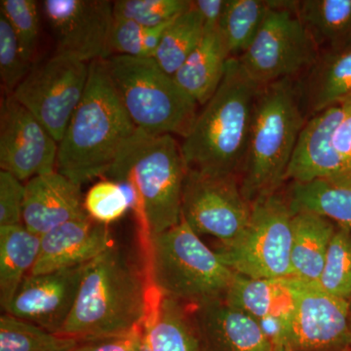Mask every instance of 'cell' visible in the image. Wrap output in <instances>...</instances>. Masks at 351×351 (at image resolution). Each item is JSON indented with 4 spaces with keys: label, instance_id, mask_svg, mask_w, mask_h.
<instances>
[{
    "label": "cell",
    "instance_id": "cell-1",
    "mask_svg": "<svg viewBox=\"0 0 351 351\" xmlns=\"http://www.w3.org/2000/svg\"><path fill=\"white\" fill-rule=\"evenodd\" d=\"M152 291L145 270L112 245L86 265L75 304L58 335L83 339L130 332L144 325Z\"/></svg>",
    "mask_w": 351,
    "mask_h": 351
},
{
    "label": "cell",
    "instance_id": "cell-2",
    "mask_svg": "<svg viewBox=\"0 0 351 351\" xmlns=\"http://www.w3.org/2000/svg\"><path fill=\"white\" fill-rule=\"evenodd\" d=\"M136 130L104 60L92 62L84 96L59 143L57 172L80 186L107 175Z\"/></svg>",
    "mask_w": 351,
    "mask_h": 351
},
{
    "label": "cell",
    "instance_id": "cell-3",
    "mask_svg": "<svg viewBox=\"0 0 351 351\" xmlns=\"http://www.w3.org/2000/svg\"><path fill=\"white\" fill-rule=\"evenodd\" d=\"M186 161L174 136L152 135L137 128L120 149L108 172L130 198L138 228L152 237L182 221V196Z\"/></svg>",
    "mask_w": 351,
    "mask_h": 351
},
{
    "label": "cell",
    "instance_id": "cell-4",
    "mask_svg": "<svg viewBox=\"0 0 351 351\" xmlns=\"http://www.w3.org/2000/svg\"><path fill=\"white\" fill-rule=\"evenodd\" d=\"M260 88L239 60H228L218 90L198 112L181 145L188 169L239 177Z\"/></svg>",
    "mask_w": 351,
    "mask_h": 351
},
{
    "label": "cell",
    "instance_id": "cell-5",
    "mask_svg": "<svg viewBox=\"0 0 351 351\" xmlns=\"http://www.w3.org/2000/svg\"><path fill=\"white\" fill-rule=\"evenodd\" d=\"M306 121L297 80L261 86L239 174L240 188L249 202L280 191Z\"/></svg>",
    "mask_w": 351,
    "mask_h": 351
},
{
    "label": "cell",
    "instance_id": "cell-6",
    "mask_svg": "<svg viewBox=\"0 0 351 351\" xmlns=\"http://www.w3.org/2000/svg\"><path fill=\"white\" fill-rule=\"evenodd\" d=\"M144 270L152 290L189 306L225 300L235 276L182 218L152 237Z\"/></svg>",
    "mask_w": 351,
    "mask_h": 351
},
{
    "label": "cell",
    "instance_id": "cell-7",
    "mask_svg": "<svg viewBox=\"0 0 351 351\" xmlns=\"http://www.w3.org/2000/svg\"><path fill=\"white\" fill-rule=\"evenodd\" d=\"M106 71L129 117L152 135L188 137L198 104L166 73L154 58L112 55Z\"/></svg>",
    "mask_w": 351,
    "mask_h": 351
},
{
    "label": "cell",
    "instance_id": "cell-8",
    "mask_svg": "<svg viewBox=\"0 0 351 351\" xmlns=\"http://www.w3.org/2000/svg\"><path fill=\"white\" fill-rule=\"evenodd\" d=\"M294 212L280 191L252 203L250 221L237 241L215 252L235 274L250 278H291Z\"/></svg>",
    "mask_w": 351,
    "mask_h": 351
},
{
    "label": "cell",
    "instance_id": "cell-9",
    "mask_svg": "<svg viewBox=\"0 0 351 351\" xmlns=\"http://www.w3.org/2000/svg\"><path fill=\"white\" fill-rule=\"evenodd\" d=\"M298 1L274 0L257 36L237 58L260 86L298 80L317 61L320 49L297 13Z\"/></svg>",
    "mask_w": 351,
    "mask_h": 351
},
{
    "label": "cell",
    "instance_id": "cell-10",
    "mask_svg": "<svg viewBox=\"0 0 351 351\" xmlns=\"http://www.w3.org/2000/svg\"><path fill=\"white\" fill-rule=\"evenodd\" d=\"M88 77L89 64L55 54L32 66L12 96L60 143L84 96Z\"/></svg>",
    "mask_w": 351,
    "mask_h": 351
},
{
    "label": "cell",
    "instance_id": "cell-11",
    "mask_svg": "<svg viewBox=\"0 0 351 351\" xmlns=\"http://www.w3.org/2000/svg\"><path fill=\"white\" fill-rule=\"evenodd\" d=\"M252 203L245 198L239 176H209L186 168L182 218L199 235H210L228 246L250 221Z\"/></svg>",
    "mask_w": 351,
    "mask_h": 351
},
{
    "label": "cell",
    "instance_id": "cell-12",
    "mask_svg": "<svg viewBox=\"0 0 351 351\" xmlns=\"http://www.w3.org/2000/svg\"><path fill=\"white\" fill-rule=\"evenodd\" d=\"M295 304L282 345L295 351L351 348L350 301L293 279Z\"/></svg>",
    "mask_w": 351,
    "mask_h": 351
},
{
    "label": "cell",
    "instance_id": "cell-13",
    "mask_svg": "<svg viewBox=\"0 0 351 351\" xmlns=\"http://www.w3.org/2000/svg\"><path fill=\"white\" fill-rule=\"evenodd\" d=\"M41 13L56 44V54L90 64L110 56L114 20L108 0H44Z\"/></svg>",
    "mask_w": 351,
    "mask_h": 351
},
{
    "label": "cell",
    "instance_id": "cell-14",
    "mask_svg": "<svg viewBox=\"0 0 351 351\" xmlns=\"http://www.w3.org/2000/svg\"><path fill=\"white\" fill-rule=\"evenodd\" d=\"M59 143L24 106L6 95L0 107V168L21 182L56 171Z\"/></svg>",
    "mask_w": 351,
    "mask_h": 351
},
{
    "label": "cell",
    "instance_id": "cell-15",
    "mask_svg": "<svg viewBox=\"0 0 351 351\" xmlns=\"http://www.w3.org/2000/svg\"><path fill=\"white\" fill-rule=\"evenodd\" d=\"M351 112V100L309 117L289 165L286 181H326L351 186V166L334 147L339 124Z\"/></svg>",
    "mask_w": 351,
    "mask_h": 351
},
{
    "label": "cell",
    "instance_id": "cell-16",
    "mask_svg": "<svg viewBox=\"0 0 351 351\" xmlns=\"http://www.w3.org/2000/svg\"><path fill=\"white\" fill-rule=\"evenodd\" d=\"M88 263L27 276L4 313L59 334L75 304Z\"/></svg>",
    "mask_w": 351,
    "mask_h": 351
},
{
    "label": "cell",
    "instance_id": "cell-17",
    "mask_svg": "<svg viewBox=\"0 0 351 351\" xmlns=\"http://www.w3.org/2000/svg\"><path fill=\"white\" fill-rule=\"evenodd\" d=\"M112 245L108 226L88 215L73 219L40 237L38 261L29 276L86 265Z\"/></svg>",
    "mask_w": 351,
    "mask_h": 351
},
{
    "label": "cell",
    "instance_id": "cell-18",
    "mask_svg": "<svg viewBox=\"0 0 351 351\" xmlns=\"http://www.w3.org/2000/svg\"><path fill=\"white\" fill-rule=\"evenodd\" d=\"M189 308L202 351H274L257 321L225 300Z\"/></svg>",
    "mask_w": 351,
    "mask_h": 351
},
{
    "label": "cell",
    "instance_id": "cell-19",
    "mask_svg": "<svg viewBox=\"0 0 351 351\" xmlns=\"http://www.w3.org/2000/svg\"><path fill=\"white\" fill-rule=\"evenodd\" d=\"M80 188L57 171L32 178L25 184L23 225L43 237L57 226L87 216Z\"/></svg>",
    "mask_w": 351,
    "mask_h": 351
},
{
    "label": "cell",
    "instance_id": "cell-20",
    "mask_svg": "<svg viewBox=\"0 0 351 351\" xmlns=\"http://www.w3.org/2000/svg\"><path fill=\"white\" fill-rule=\"evenodd\" d=\"M297 80L307 119L351 100V46L321 51L315 64Z\"/></svg>",
    "mask_w": 351,
    "mask_h": 351
},
{
    "label": "cell",
    "instance_id": "cell-21",
    "mask_svg": "<svg viewBox=\"0 0 351 351\" xmlns=\"http://www.w3.org/2000/svg\"><path fill=\"white\" fill-rule=\"evenodd\" d=\"M144 339L147 351H202L189 306L158 291L151 295Z\"/></svg>",
    "mask_w": 351,
    "mask_h": 351
},
{
    "label": "cell",
    "instance_id": "cell-22",
    "mask_svg": "<svg viewBox=\"0 0 351 351\" xmlns=\"http://www.w3.org/2000/svg\"><path fill=\"white\" fill-rule=\"evenodd\" d=\"M338 226L313 212H295L292 221L291 278L304 283L319 280L328 249Z\"/></svg>",
    "mask_w": 351,
    "mask_h": 351
},
{
    "label": "cell",
    "instance_id": "cell-23",
    "mask_svg": "<svg viewBox=\"0 0 351 351\" xmlns=\"http://www.w3.org/2000/svg\"><path fill=\"white\" fill-rule=\"evenodd\" d=\"M230 59L219 29H204L200 43L176 73V82L203 107L218 90Z\"/></svg>",
    "mask_w": 351,
    "mask_h": 351
},
{
    "label": "cell",
    "instance_id": "cell-24",
    "mask_svg": "<svg viewBox=\"0 0 351 351\" xmlns=\"http://www.w3.org/2000/svg\"><path fill=\"white\" fill-rule=\"evenodd\" d=\"M225 301L257 322L288 318L294 308V285L292 278H250L235 274Z\"/></svg>",
    "mask_w": 351,
    "mask_h": 351
},
{
    "label": "cell",
    "instance_id": "cell-25",
    "mask_svg": "<svg viewBox=\"0 0 351 351\" xmlns=\"http://www.w3.org/2000/svg\"><path fill=\"white\" fill-rule=\"evenodd\" d=\"M40 237L24 225L0 226V304L5 311L38 261Z\"/></svg>",
    "mask_w": 351,
    "mask_h": 351
},
{
    "label": "cell",
    "instance_id": "cell-26",
    "mask_svg": "<svg viewBox=\"0 0 351 351\" xmlns=\"http://www.w3.org/2000/svg\"><path fill=\"white\" fill-rule=\"evenodd\" d=\"M297 13L319 49L350 47L351 0H302Z\"/></svg>",
    "mask_w": 351,
    "mask_h": 351
},
{
    "label": "cell",
    "instance_id": "cell-27",
    "mask_svg": "<svg viewBox=\"0 0 351 351\" xmlns=\"http://www.w3.org/2000/svg\"><path fill=\"white\" fill-rule=\"evenodd\" d=\"M287 198L294 213L319 214L351 232V186L326 181L291 182Z\"/></svg>",
    "mask_w": 351,
    "mask_h": 351
},
{
    "label": "cell",
    "instance_id": "cell-28",
    "mask_svg": "<svg viewBox=\"0 0 351 351\" xmlns=\"http://www.w3.org/2000/svg\"><path fill=\"white\" fill-rule=\"evenodd\" d=\"M274 0H226L219 32L230 58H239L257 36Z\"/></svg>",
    "mask_w": 351,
    "mask_h": 351
},
{
    "label": "cell",
    "instance_id": "cell-29",
    "mask_svg": "<svg viewBox=\"0 0 351 351\" xmlns=\"http://www.w3.org/2000/svg\"><path fill=\"white\" fill-rule=\"evenodd\" d=\"M204 36V23L193 7L181 14L164 32L154 59L158 66L174 76L186 63Z\"/></svg>",
    "mask_w": 351,
    "mask_h": 351
},
{
    "label": "cell",
    "instance_id": "cell-30",
    "mask_svg": "<svg viewBox=\"0 0 351 351\" xmlns=\"http://www.w3.org/2000/svg\"><path fill=\"white\" fill-rule=\"evenodd\" d=\"M82 339L62 336L4 313L0 317V351H73Z\"/></svg>",
    "mask_w": 351,
    "mask_h": 351
},
{
    "label": "cell",
    "instance_id": "cell-31",
    "mask_svg": "<svg viewBox=\"0 0 351 351\" xmlns=\"http://www.w3.org/2000/svg\"><path fill=\"white\" fill-rule=\"evenodd\" d=\"M328 294L351 300V232L339 226L328 249L319 280L315 283Z\"/></svg>",
    "mask_w": 351,
    "mask_h": 351
},
{
    "label": "cell",
    "instance_id": "cell-32",
    "mask_svg": "<svg viewBox=\"0 0 351 351\" xmlns=\"http://www.w3.org/2000/svg\"><path fill=\"white\" fill-rule=\"evenodd\" d=\"M173 21L160 27L149 29L133 21L114 16L110 39V56L154 58L164 32Z\"/></svg>",
    "mask_w": 351,
    "mask_h": 351
},
{
    "label": "cell",
    "instance_id": "cell-33",
    "mask_svg": "<svg viewBox=\"0 0 351 351\" xmlns=\"http://www.w3.org/2000/svg\"><path fill=\"white\" fill-rule=\"evenodd\" d=\"M191 8L189 0H117L113 14L133 21L142 27H160Z\"/></svg>",
    "mask_w": 351,
    "mask_h": 351
},
{
    "label": "cell",
    "instance_id": "cell-34",
    "mask_svg": "<svg viewBox=\"0 0 351 351\" xmlns=\"http://www.w3.org/2000/svg\"><path fill=\"white\" fill-rule=\"evenodd\" d=\"M40 12L34 0H1L0 13L15 32L25 57L34 63L40 34Z\"/></svg>",
    "mask_w": 351,
    "mask_h": 351
},
{
    "label": "cell",
    "instance_id": "cell-35",
    "mask_svg": "<svg viewBox=\"0 0 351 351\" xmlns=\"http://www.w3.org/2000/svg\"><path fill=\"white\" fill-rule=\"evenodd\" d=\"M83 206L90 218L108 226L121 219L131 204L130 198L121 184L104 180L88 191Z\"/></svg>",
    "mask_w": 351,
    "mask_h": 351
},
{
    "label": "cell",
    "instance_id": "cell-36",
    "mask_svg": "<svg viewBox=\"0 0 351 351\" xmlns=\"http://www.w3.org/2000/svg\"><path fill=\"white\" fill-rule=\"evenodd\" d=\"M32 66L34 63L25 57L12 27L0 13V77L6 95L13 94Z\"/></svg>",
    "mask_w": 351,
    "mask_h": 351
},
{
    "label": "cell",
    "instance_id": "cell-37",
    "mask_svg": "<svg viewBox=\"0 0 351 351\" xmlns=\"http://www.w3.org/2000/svg\"><path fill=\"white\" fill-rule=\"evenodd\" d=\"M25 188L15 176L0 171V226L23 225Z\"/></svg>",
    "mask_w": 351,
    "mask_h": 351
},
{
    "label": "cell",
    "instance_id": "cell-38",
    "mask_svg": "<svg viewBox=\"0 0 351 351\" xmlns=\"http://www.w3.org/2000/svg\"><path fill=\"white\" fill-rule=\"evenodd\" d=\"M144 325L127 334L103 338L83 339L73 351H143Z\"/></svg>",
    "mask_w": 351,
    "mask_h": 351
},
{
    "label": "cell",
    "instance_id": "cell-39",
    "mask_svg": "<svg viewBox=\"0 0 351 351\" xmlns=\"http://www.w3.org/2000/svg\"><path fill=\"white\" fill-rule=\"evenodd\" d=\"M226 6V0H196L193 7L200 14L204 29H219Z\"/></svg>",
    "mask_w": 351,
    "mask_h": 351
},
{
    "label": "cell",
    "instance_id": "cell-40",
    "mask_svg": "<svg viewBox=\"0 0 351 351\" xmlns=\"http://www.w3.org/2000/svg\"><path fill=\"white\" fill-rule=\"evenodd\" d=\"M334 147L351 166V112L337 129L334 136Z\"/></svg>",
    "mask_w": 351,
    "mask_h": 351
},
{
    "label": "cell",
    "instance_id": "cell-41",
    "mask_svg": "<svg viewBox=\"0 0 351 351\" xmlns=\"http://www.w3.org/2000/svg\"><path fill=\"white\" fill-rule=\"evenodd\" d=\"M274 351H295L292 350L290 346L286 345H278L274 346ZM343 351H351V348H348V350H346Z\"/></svg>",
    "mask_w": 351,
    "mask_h": 351
},
{
    "label": "cell",
    "instance_id": "cell-42",
    "mask_svg": "<svg viewBox=\"0 0 351 351\" xmlns=\"http://www.w3.org/2000/svg\"><path fill=\"white\" fill-rule=\"evenodd\" d=\"M350 329H351V300L350 301Z\"/></svg>",
    "mask_w": 351,
    "mask_h": 351
}]
</instances>
